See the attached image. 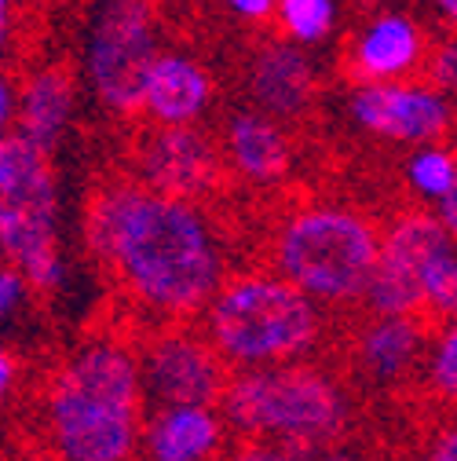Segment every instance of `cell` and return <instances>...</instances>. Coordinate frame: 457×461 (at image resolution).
<instances>
[{"instance_id": "cell-30", "label": "cell", "mask_w": 457, "mask_h": 461, "mask_svg": "<svg viewBox=\"0 0 457 461\" xmlns=\"http://www.w3.org/2000/svg\"><path fill=\"white\" fill-rule=\"evenodd\" d=\"M432 5H435L439 19H443L450 30H457V0H432Z\"/></svg>"}, {"instance_id": "cell-23", "label": "cell", "mask_w": 457, "mask_h": 461, "mask_svg": "<svg viewBox=\"0 0 457 461\" xmlns=\"http://www.w3.org/2000/svg\"><path fill=\"white\" fill-rule=\"evenodd\" d=\"M425 77H428L432 85H439L443 92L457 95V30H450L443 41H435V44L428 48Z\"/></svg>"}, {"instance_id": "cell-8", "label": "cell", "mask_w": 457, "mask_h": 461, "mask_svg": "<svg viewBox=\"0 0 457 461\" xmlns=\"http://www.w3.org/2000/svg\"><path fill=\"white\" fill-rule=\"evenodd\" d=\"M139 374L147 411L173 402H220L231 381V363L205 330L198 333L184 322H168V330H157L139 348Z\"/></svg>"}, {"instance_id": "cell-20", "label": "cell", "mask_w": 457, "mask_h": 461, "mask_svg": "<svg viewBox=\"0 0 457 461\" xmlns=\"http://www.w3.org/2000/svg\"><path fill=\"white\" fill-rule=\"evenodd\" d=\"M274 26L282 37L315 48L336 30V0H278Z\"/></svg>"}, {"instance_id": "cell-13", "label": "cell", "mask_w": 457, "mask_h": 461, "mask_svg": "<svg viewBox=\"0 0 457 461\" xmlns=\"http://www.w3.org/2000/svg\"><path fill=\"white\" fill-rule=\"evenodd\" d=\"M428 37L421 23L407 12L373 15L352 41L348 63L355 81H399L417 77L428 63Z\"/></svg>"}, {"instance_id": "cell-19", "label": "cell", "mask_w": 457, "mask_h": 461, "mask_svg": "<svg viewBox=\"0 0 457 461\" xmlns=\"http://www.w3.org/2000/svg\"><path fill=\"white\" fill-rule=\"evenodd\" d=\"M403 180L417 202L435 209L457 184V150H450L446 143L414 147L407 165H403Z\"/></svg>"}, {"instance_id": "cell-22", "label": "cell", "mask_w": 457, "mask_h": 461, "mask_svg": "<svg viewBox=\"0 0 457 461\" xmlns=\"http://www.w3.org/2000/svg\"><path fill=\"white\" fill-rule=\"evenodd\" d=\"M421 315L439 322L457 319V242H450L425 271V301Z\"/></svg>"}, {"instance_id": "cell-14", "label": "cell", "mask_w": 457, "mask_h": 461, "mask_svg": "<svg viewBox=\"0 0 457 461\" xmlns=\"http://www.w3.org/2000/svg\"><path fill=\"white\" fill-rule=\"evenodd\" d=\"M227 425L220 402L150 407L143 421V454L154 461H205L223 454Z\"/></svg>"}, {"instance_id": "cell-25", "label": "cell", "mask_w": 457, "mask_h": 461, "mask_svg": "<svg viewBox=\"0 0 457 461\" xmlns=\"http://www.w3.org/2000/svg\"><path fill=\"white\" fill-rule=\"evenodd\" d=\"M223 5L231 8L242 23H267V19H274L278 0H223Z\"/></svg>"}, {"instance_id": "cell-21", "label": "cell", "mask_w": 457, "mask_h": 461, "mask_svg": "<svg viewBox=\"0 0 457 461\" xmlns=\"http://www.w3.org/2000/svg\"><path fill=\"white\" fill-rule=\"evenodd\" d=\"M425 384L435 399L457 407V319L439 322L432 340H428V356H425Z\"/></svg>"}, {"instance_id": "cell-18", "label": "cell", "mask_w": 457, "mask_h": 461, "mask_svg": "<svg viewBox=\"0 0 457 461\" xmlns=\"http://www.w3.org/2000/svg\"><path fill=\"white\" fill-rule=\"evenodd\" d=\"M74 103H77V88H74V77L67 70H59V67L33 70L19 88L15 129L55 154V147H59L70 132Z\"/></svg>"}, {"instance_id": "cell-24", "label": "cell", "mask_w": 457, "mask_h": 461, "mask_svg": "<svg viewBox=\"0 0 457 461\" xmlns=\"http://www.w3.org/2000/svg\"><path fill=\"white\" fill-rule=\"evenodd\" d=\"M33 294L37 290H33L30 278L15 264H8L4 271H0V319H4V326H15L19 312H26Z\"/></svg>"}, {"instance_id": "cell-27", "label": "cell", "mask_w": 457, "mask_h": 461, "mask_svg": "<svg viewBox=\"0 0 457 461\" xmlns=\"http://www.w3.org/2000/svg\"><path fill=\"white\" fill-rule=\"evenodd\" d=\"M432 457H439V461H457V421H450L443 432H435V439H432Z\"/></svg>"}, {"instance_id": "cell-6", "label": "cell", "mask_w": 457, "mask_h": 461, "mask_svg": "<svg viewBox=\"0 0 457 461\" xmlns=\"http://www.w3.org/2000/svg\"><path fill=\"white\" fill-rule=\"evenodd\" d=\"M0 249L37 294L51 297L67 285L51 150L19 129H8L0 140Z\"/></svg>"}, {"instance_id": "cell-4", "label": "cell", "mask_w": 457, "mask_h": 461, "mask_svg": "<svg viewBox=\"0 0 457 461\" xmlns=\"http://www.w3.org/2000/svg\"><path fill=\"white\" fill-rule=\"evenodd\" d=\"M202 319L231 370L297 363L326 333V304L278 267L227 275Z\"/></svg>"}, {"instance_id": "cell-5", "label": "cell", "mask_w": 457, "mask_h": 461, "mask_svg": "<svg viewBox=\"0 0 457 461\" xmlns=\"http://www.w3.org/2000/svg\"><path fill=\"white\" fill-rule=\"evenodd\" d=\"M381 235L384 227L348 205H304L274 227L271 267L326 308L363 304L381 260Z\"/></svg>"}, {"instance_id": "cell-29", "label": "cell", "mask_w": 457, "mask_h": 461, "mask_svg": "<svg viewBox=\"0 0 457 461\" xmlns=\"http://www.w3.org/2000/svg\"><path fill=\"white\" fill-rule=\"evenodd\" d=\"M435 212H439V220L446 223V230H450L453 242H457V184H453V191L435 205Z\"/></svg>"}, {"instance_id": "cell-7", "label": "cell", "mask_w": 457, "mask_h": 461, "mask_svg": "<svg viewBox=\"0 0 457 461\" xmlns=\"http://www.w3.org/2000/svg\"><path fill=\"white\" fill-rule=\"evenodd\" d=\"M157 48L150 0H99L85 41V77L113 113H143V88Z\"/></svg>"}, {"instance_id": "cell-12", "label": "cell", "mask_w": 457, "mask_h": 461, "mask_svg": "<svg viewBox=\"0 0 457 461\" xmlns=\"http://www.w3.org/2000/svg\"><path fill=\"white\" fill-rule=\"evenodd\" d=\"M315 88H318V74H315V63L304 51V44L278 37L253 51L249 74H246V92H249L253 106L267 110L271 118H278V122L304 118L308 106L315 103Z\"/></svg>"}, {"instance_id": "cell-17", "label": "cell", "mask_w": 457, "mask_h": 461, "mask_svg": "<svg viewBox=\"0 0 457 461\" xmlns=\"http://www.w3.org/2000/svg\"><path fill=\"white\" fill-rule=\"evenodd\" d=\"M212 106L209 70L184 51H161L143 88V113L154 125H198Z\"/></svg>"}, {"instance_id": "cell-1", "label": "cell", "mask_w": 457, "mask_h": 461, "mask_svg": "<svg viewBox=\"0 0 457 461\" xmlns=\"http://www.w3.org/2000/svg\"><path fill=\"white\" fill-rule=\"evenodd\" d=\"M85 242L121 294L161 322H187L227 282V253L209 212L154 187L110 184L85 212Z\"/></svg>"}, {"instance_id": "cell-10", "label": "cell", "mask_w": 457, "mask_h": 461, "mask_svg": "<svg viewBox=\"0 0 457 461\" xmlns=\"http://www.w3.org/2000/svg\"><path fill=\"white\" fill-rule=\"evenodd\" d=\"M453 242L439 212H403L381 235V260L366 290L370 315H421L425 301V271Z\"/></svg>"}, {"instance_id": "cell-11", "label": "cell", "mask_w": 457, "mask_h": 461, "mask_svg": "<svg viewBox=\"0 0 457 461\" xmlns=\"http://www.w3.org/2000/svg\"><path fill=\"white\" fill-rule=\"evenodd\" d=\"M136 180L161 194L202 202L223 180V147L198 125H154L136 140Z\"/></svg>"}, {"instance_id": "cell-15", "label": "cell", "mask_w": 457, "mask_h": 461, "mask_svg": "<svg viewBox=\"0 0 457 461\" xmlns=\"http://www.w3.org/2000/svg\"><path fill=\"white\" fill-rule=\"evenodd\" d=\"M220 147L227 165L253 187H274L293 168V140L285 136L282 122L260 106L235 110L223 122Z\"/></svg>"}, {"instance_id": "cell-9", "label": "cell", "mask_w": 457, "mask_h": 461, "mask_svg": "<svg viewBox=\"0 0 457 461\" xmlns=\"http://www.w3.org/2000/svg\"><path fill=\"white\" fill-rule=\"evenodd\" d=\"M348 113L363 132L399 147L443 143L453 132V95L428 77L359 81Z\"/></svg>"}, {"instance_id": "cell-28", "label": "cell", "mask_w": 457, "mask_h": 461, "mask_svg": "<svg viewBox=\"0 0 457 461\" xmlns=\"http://www.w3.org/2000/svg\"><path fill=\"white\" fill-rule=\"evenodd\" d=\"M15 381H19V359H15L12 348H4V352H0V392L12 395L15 392Z\"/></svg>"}, {"instance_id": "cell-2", "label": "cell", "mask_w": 457, "mask_h": 461, "mask_svg": "<svg viewBox=\"0 0 457 461\" xmlns=\"http://www.w3.org/2000/svg\"><path fill=\"white\" fill-rule=\"evenodd\" d=\"M147 392L139 352L92 337L55 366L40 399V436L67 461H125L143 450Z\"/></svg>"}, {"instance_id": "cell-16", "label": "cell", "mask_w": 457, "mask_h": 461, "mask_svg": "<svg viewBox=\"0 0 457 461\" xmlns=\"http://www.w3.org/2000/svg\"><path fill=\"white\" fill-rule=\"evenodd\" d=\"M425 315H373L355 337V370L366 384L388 388L407 381L428 356L432 333Z\"/></svg>"}, {"instance_id": "cell-3", "label": "cell", "mask_w": 457, "mask_h": 461, "mask_svg": "<svg viewBox=\"0 0 457 461\" xmlns=\"http://www.w3.org/2000/svg\"><path fill=\"white\" fill-rule=\"evenodd\" d=\"M220 411L235 436L274 443V454H318L348 429V395L326 370L274 363L235 370Z\"/></svg>"}, {"instance_id": "cell-26", "label": "cell", "mask_w": 457, "mask_h": 461, "mask_svg": "<svg viewBox=\"0 0 457 461\" xmlns=\"http://www.w3.org/2000/svg\"><path fill=\"white\" fill-rule=\"evenodd\" d=\"M19 118V88L12 77H4V85H0V122H4V132L15 125Z\"/></svg>"}]
</instances>
